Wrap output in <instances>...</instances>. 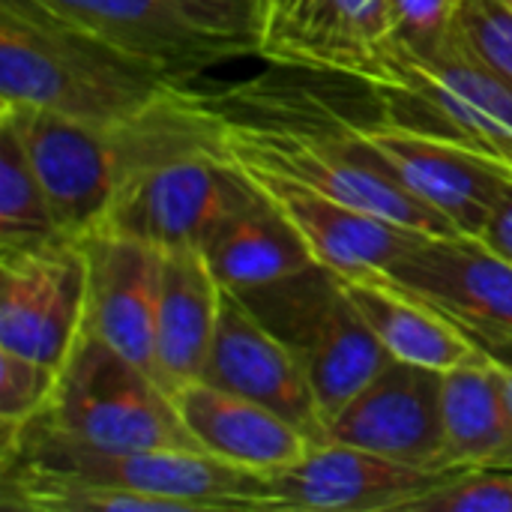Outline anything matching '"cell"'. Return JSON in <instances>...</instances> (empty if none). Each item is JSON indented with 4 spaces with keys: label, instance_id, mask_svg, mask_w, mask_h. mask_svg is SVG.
<instances>
[{
    "label": "cell",
    "instance_id": "6da1fadb",
    "mask_svg": "<svg viewBox=\"0 0 512 512\" xmlns=\"http://www.w3.org/2000/svg\"><path fill=\"white\" fill-rule=\"evenodd\" d=\"M66 237L81 240L105 219L114 198L138 174L192 153H225L222 111L213 96L180 87L144 114L120 123H81L39 108L0 105Z\"/></svg>",
    "mask_w": 512,
    "mask_h": 512
},
{
    "label": "cell",
    "instance_id": "7a4b0ae2",
    "mask_svg": "<svg viewBox=\"0 0 512 512\" xmlns=\"http://www.w3.org/2000/svg\"><path fill=\"white\" fill-rule=\"evenodd\" d=\"M180 90L159 66L39 0H0V105L120 123Z\"/></svg>",
    "mask_w": 512,
    "mask_h": 512
},
{
    "label": "cell",
    "instance_id": "3957f363",
    "mask_svg": "<svg viewBox=\"0 0 512 512\" xmlns=\"http://www.w3.org/2000/svg\"><path fill=\"white\" fill-rule=\"evenodd\" d=\"M222 111L225 153L252 168L276 171L300 180L330 198L360 207L387 222L420 234H459L450 219L411 195L375 150L360 138L357 120H309L288 117L285 108H231L213 96Z\"/></svg>",
    "mask_w": 512,
    "mask_h": 512
},
{
    "label": "cell",
    "instance_id": "277c9868",
    "mask_svg": "<svg viewBox=\"0 0 512 512\" xmlns=\"http://www.w3.org/2000/svg\"><path fill=\"white\" fill-rule=\"evenodd\" d=\"M3 474L78 480L177 501L189 512H282L270 477L231 465L204 450H96L39 417L0 429Z\"/></svg>",
    "mask_w": 512,
    "mask_h": 512
},
{
    "label": "cell",
    "instance_id": "5b68a950",
    "mask_svg": "<svg viewBox=\"0 0 512 512\" xmlns=\"http://www.w3.org/2000/svg\"><path fill=\"white\" fill-rule=\"evenodd\" d=\"M237 297L300 363L324 423L390 363L345 279L318 261Z\"/></svg>",
    "mask_w": 512,
    "mask_h": 512
},
{
    "label": "cell",
    "instance_id": "8992f818",
    "mask_svg": "<svg viewBox=\"0 0 512 512\" xmlns=\"http://www.w3.org/2000/svg\"><path fill=\"white\" fill-rule=\"evenodd\" d=\"M39 420L96 450H201L171 393L87 327Z\"/></svg>",
    "mask_w": 512,
    "mask_h": 512
},
{
    "label": "cell",
    "instance_id": "52a82bcc",
    "mask_svg": "<svg viewBox=\"0 0 512 512\" xmlns=\"http://www.w3.org/2000/svg\"><path fill=\"white\" fill-rule=\"evenodd\" d=\"M117 48L159 66L174 84L258 57L255 0H39Z\"/></svg>",
    "mask_w": 512,
    "mask_h": 512
},
{
    "label": "cell",
    "instance_id": "ba28073f",
    "mask_svg": "<svg viewBox=\"0 0 512 512\" xmlns=\"http://www.w3.org/2000/svg\"><path fill=\"white\" fill-rule=\"evenodd\" d=\"M369 90L384 120L468 147L512 174V84L453 42L429 60L393 48Z\"/></svg>",
    "mask_w": 512,
    "mask_h": 512
},
{
    "label": "cell",
    "instance_id": "9c48e42d",
    "mask_svg": "<svg viewBox=\"0 0 512 512\" xmlns=\"http://www.w3.org/2000/svg\"><path fill=\"white\" fill-rule=\"evenodd\" d=\"M255 195L258 183L228 153H192L156 165L123 186L99 228L135 237L162 252L201 249Z\"/></svg>",
    "mask_w": 512,
    "mask_h": 512
},
{
    "label": "cell",
    "instance_id": "30bf717a",
    "mask_svg": "<svg viewBox=\"0 0 512 512\" xmlns=\"http://www.w3.org/2000/svg\"><path fill=\"white\" fill-rule=\"evenodd\" d=\"M258 57L378 84L393 57L390 0H255Z\"/></svg>",
    "mask_w": 512,
    "mask_h": 512
},
{
    "label": "cell",
    "instance_id": "8fae6325",
    "mask_svg": "<svg viewBox=\"0 0 512 512\" xmlns=\"http://www.w3.org/2000/svg\"><path fill=\"white\" fill-rule=\"evenodd\" d=\"M87 318L81 240L0 252V351L60 369Z\"/></svg>",
    "mask_w": 512,
    "mask_h": 512
},
{
    "label": "cell",
    "instance_id": "7c38bea8",
    "mask_svg": "<svg viewBox=\"0 0 512 512\" xmlns=\"http://www.w3.org/2000/svg\"><path fill=\"white\" fill-rule=\"evenodd\" d=\"M357 132L411 195L450 219L459 234L483 237L512 180L510 171L468 147L384 117L357 120Z\"/></svg>",
    "mask_w": 512,
    "mask_h": 512
},
{
    "label": "cell",
    "instance_id": "4fadbf2b",
    "mask_svg": "<svg viewBox=\"0 0 512 512\" xmlns=\"http://www.w3.org/2000/svg\"><path fill=\"white\" fill-rule=\"evenodd\" d=\"M444 372L393 360L327 423L324 441H342L405 465L450 471L444 456ZM462 471V468H459Z\"/></svg>",
    "mask_w": 512,
    "mask_h": 512
},
{
    "label": "cell",
    "instance_id": "5bb4252c",
    "mask_svg": "<svg viewBox=\"0 0 512 512\" xmlns=\"http://www.w3.org/2000/svg\"><path fill=\"white\" fill-rule=\"evenodd\" d=\"M459 474L468 471L417 468L342 441H312L300 462L270 474V489L282 512H405Z\"/></svg>",
    "mask_w": 512,
    "mask_h": 512
},
{
    "label": "cell",
    "instance_id": "9a60e30c",
    "mask_svg": "<svg viewBox=\"0 0 512 512\" xmlns=\"http://www.w3.org/2000/svg\"><path fill=\"white\" fill-rule=\"evenodd\" d=\"M384 276L468 330L512 336V258L483 237L426 234Z\"/></svg>",
    "mask_w": 512,
    "mask_h": 512
},
{
    "label": "cell",
    "instance_id": "2e32d148",
    "mask_svg": "<svg viewBox=\"0 0 512 512\" xmlns=\"http://www.w3.org/2000/svg\"><path fill=\"white\" fill-rule=\"evenodd\" d=\"M201 381L252 399L294 423L312 441H324L327 423L306 372L234 291H222Z\"/></svg>",
    "mask_w": 512,
    "mask_h": 512
},
{
    "label": "cell",
    "instance_id": "e0dca14e",
    "mask_svg": "<svg viewBox=\"0 0 512 512\" xmlns=\"http://www.w3.org/2000/svg\"><path fill=\"white\" fill-rule=\"evenodd\" d=\"M87 258L84 327L153 375L162 249L96 228L81 237Z\"/></svg>",
    "mask_w": 512,
    "mask_h": 512
},
{
    "label": "cell",
    "instance_id": "ac0fdd59",
    "mask_svg": "<svg viewBox=\"0 0 512 512\" xmlns=\"http://www.w3.org/2000/svg\"><path fill=\"white\" fill-rule=\"evenodd\" d=\"M240 165V162H237ZM294 222L315 261L339 276H384L426 234L372 216L276 171L240 165Z\"/></svg>",
    "mask_w": 512,
    "mask_h": 512
},
{
    "label": "cell",
    "instance_id": "d6986e66",
    "mask_svg": "<svg viewBox=\"0 0 512 512\" xmlns=\"http://www.w3.org/2000/svg\"><path fill=\"white\" fill-rule=\"evenodd\" d=\"M171 399L204 453L267 477L300 462L312 444L276 411L201 378L171 390Z\"/></svg>",
    "mask_w": 512,
    "mask_h": 512
},
{
    "label": "cell",
    "instance_id": "ffe728a7",
    "mask_svg": "<svg viewBox=\"0 0 512 512\" xmlns=\"http://www.w3.org/2000/svg\"><path fill=\"white\" fill-rule=\"evenodd\" d=\"M222 291L225 288L201 249H171L162 255L153 378L168 393L201 378L219 321Z\"/></svg>",
    "mask_w": 512,
    "mask_h": 512
},
{
    "label": "cell",
    "instance_id": "44dd1931",
    "mask_svg": "<svg viewBox=\"0 0 512 512\" xmlns=\"http://www.w3.org/2000/svg\"><path fill=\"white\" fill-rule=\"evenodd\" d=\"M351 300L393 360L450 372L483 360L462 327L432 303L402 291L387 276H342Z\"/></svg>",
    "mask_w": 512,
    "mask_h": 512
},
{
    "label": "cell",
    "instance_id": "7402d4cb",
    "mask_svg": "<svg viewBox=\"0 0 512 512\" xmlns=\"http://www.w3.org/2000/svg\"><path fill=\"white\" fill-rule=\"evenodd\" d=\"M219 285L243 294L249 288L285 279L315 264L312 249L285 216V210L258 186V195L234 210L201 246Z\"/></svg>",
    "mask_w": 512,
    "mask_h": 512
},
{
    "label": "cell",
    "instance_id": "603a6c76",
    "mask_svg": "<svg viewBox=\"0 0 512 512\" xmlns=\"http://www.w3.org/2000/svg\"><path fill=\"white\" fill-rule=\"evenodd\" d=\"M444 456L462 471H512V414L495 360L444 372Z\"/></svg>",
    "mask_w": 512,
    "mask_h": 512
},
{
    "label": "cell",
    "instance_id": "cb8c5ba5",
    "mask_svg": "<svg viewBox=\"0 0 512 512\" xmlns=\"http://www.w3.org/2000/svg\"><path fill=\"white\" fill-rule=\"evenodd\" d=\"M66 240L51 198L18 138L0 120V252L36 249Z\"/></svg>",
    "mask_w": 512,
    "mask_h": 512
},
{
    "label": "cell",
    "instance_id": "d4e9b609",
    "mask_svg": "<svg viewBox=\"0 0 512 512\" xmlns=\"http://www.w3.org/2000/svg\"><path fill=\"white\" fill-rule=\"evenodd\" d=\"M450 42L465 57H471L474 63L486 66L489 72L501 75L512 84L510 0H459Z\"/></svg>",
    "mask_w": 512,
    "mask_h": 512
},
{
    "label": "cell",
    "instance_id": "484cf974",
    "mask_svg": "<svg viewBox=\"0 0 512 512\" xmlns=\"http://www.w3.org/2000/svg\"><path fill=\"white\" fill-rule=\"evenodd\" d=\"M60 369L0 351V429L24 426L39 417L57 393Z\"/></svg>",
    "mask_w": 512,
    "mask_h": 512
},
{
    "label": "cell",
    "instance_id": "4316f807",
    "mask_svg": "<svg viewBox=\"0 0 512 512\" xmlns=\"http://www.w3.org/2000/svg\"><path fill=\"white\" fill-rule=\"evenodd\" d=\"M459 0H390L393 48L411 57H438L450 48Z\"/></svg>",
    "mask_w": 512,
    "mask_h": 512
},
{
    "label": "cell",
    "instance_id": "83f0119b",
    "mask_svg": "<svg viewBox=\"0 0 512 512\" xmlns=\"http://www.w3.org/2000/svg\"><path fill=\"white\" fill-rule=\"evenodd\" d=\"M405 512H512V471H468L420 495Z\"/></svg>",
    "mask_w": 512,
    "mask_h": 512
},
{
    "label": "cell",
    "instance_id": "f1b7e54d",
    "mask_svg": "<svg viewBox=\"0 0 512 512\" xmlns=\"http://www.w3.org/2000/svg\"><path fill=\"white\" fill-rule=\"evenodd\" d=\"M483 240L492 243L498 252H504L507 258H512V180L507 183L504 195H501V204L492 216V222L486 225L483 231Z\"/></svg>",
    "mask_w": 512,
    "mask_h": 512
},
{
    "label": "cell",
    "instance_id": "f546056e",
    "mask_svg": "<svg viewBox=\"0 0 512 512\" xmlns=\"http://www.w3.org/2000/svg\"><path fill=\"white\" fill-rule=\"evenodd\" d=\"M459 327H462V324H459ZM462 333H465L483 354H489V357H495V360H507V363H512V336L477 333V330H468V327H462Z\"/></svg>",
    "mask_w": 512,
    "mask_h": 512
},
{
    "label": "cell",
    "instance_id": "4dcf8cb0",
    "mask_svg": "<svg viewBox=\"0 0 512 512\" xmlns=\"http://www.w3.org/2000/svg\"><path fill=\"white\" fill-rule=\"evenodd\" d=\"M492 360H495V357H492ZM495 369H498V375H501L504 396H507V405H510L512 414V363H507V360H495Z\"/></svg>",
    "mask_w": 512,
    "mask_h": 512
},
{
    "label": "cell",
    "instance_id": "1f68e13d",
    "mask_svg": "<svg viewBox=\"0 0 512 512\" xmlns=\"http://www.w3.org/2000/svg\"><path fill=\"white\" fill-rule=\"evenodd\" d=\"M510 3H512V0H510Z\"/></svg>",
    "mask_w": 512,
    "mask_h": 512
}]
</instances>
